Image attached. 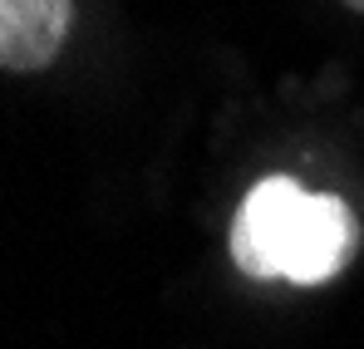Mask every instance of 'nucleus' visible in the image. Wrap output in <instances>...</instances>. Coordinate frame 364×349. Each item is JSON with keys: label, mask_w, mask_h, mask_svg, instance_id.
<instances>
[{"label": "nucleus", "mask_w": 364, "mask_h": 349, "mask_svg": "<svg viewBox=\"0 0 364 349\" xmlns=\"http://www.w3.org/2000/svg\"><path fill=\"white\" fill-rule=\"evenodd\" d=\"M305 192L296 177H261L251 192H246L242 212L232 222V261L237 271L256 276V281H286V266H291V246L301 232V212H305Z\"/></svg>", "instance_id": "obj_1"}, {"label": "nucleus", "mask_w": 364, "mask_h": 349, "mask_svg": "<svg viewBox=\"0 0 364 349\" xmlns=\"http://www.w3.org/2000/svg\"><path fill=\"white\" fill-rule=\"evenodd\" d=\"M69 0H0V64L10 74L55 64L69 40Z\"/></svg>", "instance_id": "obj_3"}, {"label": "nucleus", "mask_w": 364, "mask_h": 349, "mask_svg": "<svg viewBox=\"0 0 364 349\" xmlns=\"http://www.w3.org/2000/svg\"><path fill=\"white\" fill-rule=\"evenodd\" d=\"M360 246V217L330 197V192H310L301 212V232H296V246H291V266H286V281L296 286H325L335 281L350 256Z\"/></svg>", "instance_id": "obj_2"}, {"label": "nucleus", "mask_w": 364, "mask_h": 349, "mask_svg": "<svg viewBox=\"0 0 364 349\" xmlns=\"http://www.w3.org/2000/svg\"><path fill=\"white\" fill-rule=\"evenodd\" d=\"M345 5H350V10H364V0H345Z\"/></svg>", "instance_id": "obj_4"}]
</instances>
